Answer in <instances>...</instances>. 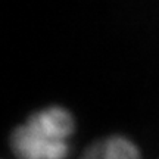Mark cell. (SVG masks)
<instances>
[{
    "label": "cell",
    "mask_w": 159,
    "mask_h": 159,
    "mask_svg": "<svg viewBox=\"0 0 159 159\" xmlns=\"http://www.w3.org/2000/svg\"><path fill=\"white\" fill-rule=\"evenodd\" d=\"M72 133V115L65 108L50 106L33 114L12 133L11 148L18 159H68Z\"/></svg>",
    "instance_id": "cell-1"
},
{
    "label": "cell",
    "mask_w": 159,
    "mask_h": 159,
    "mask_svg": "<svg viewBox=\"0 0 159 159\" xmlns=\"http://www.w3.org/2000/svg\"><path fill=\"white\" fill-rule=\"evenodd\" d=\"M80 159H140V153L133 142L114 136L93 143Z\"/></svg>",
    "instance_id": "cell-2"
}]
</instances>
